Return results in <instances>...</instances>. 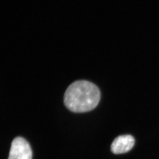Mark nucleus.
I'll return each instance as SVG.
<instances>
[{"instance_id":"f03ea898","label":"nucleus","mask_w":159,"mask_h":159,"mask_svg":"<svg viewBox=\"0 0 159 159\" xmlns=\"http://www.w3.org/2000/svg\"><path fill=\"white\" fill-rule=\"evenodd\" d=\"M30 145L22 137L16 138L11 143L8 159H32Z\"/></svg>"},{"instance_id":"7ed1b4c3","label":"nucleus","mask_w":159,"mask_h":159,"mask_svg":"<svg viewBox=\"0 0 159 159\" xmlns=\"http://www.w3.org/2000/svg\"><path fill=\"white\" fill-rule=\"evenodd\" d=\"M135 140L130 135H122L114 139L111 144V152L114 154H122L129 152L134 147Z\"/></svg>"},{"instance_id":"f257e3e1","label":"nucleus","mask_w":159,"mask_h":159,"mask_svg":"<svg viewBox=\"0 0 159 159\" xmlns=\"http://www.w3.org/2000/svg\"><path fill=\"white\" fill-rule=\"evenodd\" d=\"M100 98L101 92L95 84L87 80H78L66 89L64 103L72 112H86L96 108Z\"/></svg>"}]
</instances>
